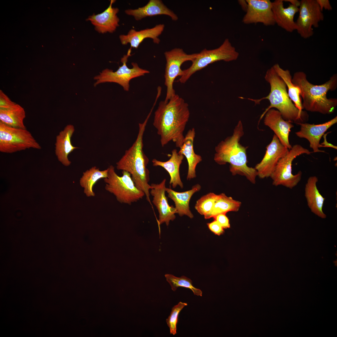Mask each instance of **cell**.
Masks as SVG:
<instances>
[{"instance_id":"ac0fdd59","label":"cell","mask_w":337,"mask_h":337,"mask_svg":"<svg viewBox=\"0 0 337 337\" xmlns=\"http://www.w3.org/2000/svg\"><path fill=\"white\" fill-rule=\"evenodd\" d=\"M115 1L111 0L109 6L104 12L97 14H94L87 19V20L90 21L99 32L112 33L119 26L120 19L117 15L119 9L112 7Z\"/></svg>"},{"instance_id":"9c48e42d","label":"cell","mask_w":337,"mask_h":337,"mask_svg":"<svg viewBox=\"0 0 337 337\" xmlns=\"http://www.w3.org/2000/svg\"><path fill=\"white\" fill-rule=\"evenodd\" d=\"M311 152L300 144H295L289 150L286 155L278 161L270 177L272 184L275 186L282 185L292 189L300 181L302 173L299 171L294 175L292 173V165L293 160L297 156L303 154L309 155Z\"/></svg>"},{"instance_id":"277c9868","label":"cell","mask_w":337,"mask_h":337,"mask_svg":"<svg viewBox=\"0 0 337 337\" xmlns=\"http://www.w3.org/2000/svg\"><path fill=\"white\" fill-rule=\"evenodd\" d=\"M292 82L300 89L303 100V109L311 112L324 115L333 113L337 105V99H328L327 94L329 90H335L337 87V75L335 74L324 84L315 85L309 82L303 71L295 72Z\"/></svg>"},{"instance_id":"2e32d148","label":"cell","mask_w":337,"mask_h":337,"mask_svg":"<svg viewBox=\"0 0 337 337\" xmlns=\"http://www.w3.org/2000/svg\"><path fill=\"white\" fill-rule=\"evenodd\" d=\"M337 123L336 116L321 124L299 123L297 124L300 126V130L295 134L298 137L305 139L309 141L310 147L312 149L314 152H325V151L319 149V148L323 147V145L320 144V140L327 130Z\"/></svg>"},{"instance_id":"ffe728a7","label":"cell","mask_w":337,"mask_h":337,"mask_svg":"<svg viewBox=\"0 0 337 337\" xmlns=\"http://www.w3.org/2000/svg\"><path fill=\"white\" fill-rule=\"evenodd\" d=\"M165 25L159 24L150 28H146L139 31L131 29L126 35H121L119 38L121 44L126 45L129 44L131 48L137 49L144 39L150 38L153 42L159 44L160 40L159 36L163 32Z\"/></svg>"},{"instance_id":"7402d4cb","label":"cell","mask_w":337,"mask_h":337,"mask_svg":"<svg viewBox=\"0 0 337 337\" xmlns=\"http://www.w3.org/2000/svg\"><path fill=\"white\" fill-rule=\"evenodd\" d=\"M74 126L67 125L60 132L56 137L55 153L58 160L66 166H69L71 162L68 158L69 154L78 147L73 146L71 139L75 131Z\"/></svg>"},{"instance_id":"cb8c5ba5","label":"cell","mask_w":337,"mask_h":337,"mask_svg":"<svg viewBox=\"0 0 337 337\" xmlns=\"http://www.w3.org/2000/svg\"><path fill=\"white\" fill-rule=\"evenodd\" d=\"M318 181L316 176L309 177L305 185V195L308 207L311 212L322 218H325L326 216L323 211L325 198L317 188Z\"/></svg>"},{"instance_id":"e575fe53","label":"cell","mask_w":337,"mask_h":337,"mask_svg":"<svg viewBox=\"0 0 337 337\" xmlns=\"http://www.w3.org/2000/svg\"><path fill=\"white\" fill-rule=\"evenodd\" d=\"M209 229L215 234L220 236L224 232V229L216 220L207 223Z\"/></svg>"},{"instance_id":"7a4b0ae2","label":"cell","mask_w":337,"mask_h":337,"mask_svg":"<svg viewBox=\"0 0 337 337\" xmlns=\"http://www.w3.org/2000/svg\"><path fill=\"white\" fill-rule=\"evenodd\" d=\"M244 134L243 125L240 120L234 129L232 134L220 141L215 147L214 160L219 165L230 164L229 170L232 175H239L245 177L250 182L255 184L257 176L254 168L247 165V150L240 143Z\"/></svg>"},{"instance_id":"f35d334b","label":"cell","mask_w":337,"mask_h":337,"mask_svg":"<svg viewBox=\"0 0 337 337\" xmlns=\"http://www.w3.org/2000/svg\"><path fill=\"white\" fill-rule=\"evenodd\" d=\"M284 1L290 2V4L299 7L300 5V1L297 0H285Z\"/></svg>"},{"instance_id":"f1b7e54d","label":"cell","mask_w":337,"mask_h":337,"mask_svg":"<svg viewBox=\"0 0 337 337\" xmlns=\"http://www.w3.org/2000/svg\"><path fill=\"white\" fill-rule=\"evenodd\" d=\"M273 67L278 75L285 83L288 89V94L290 99L294 102L295 106L300 111H302L303 109L300 97V91L299 88L292 83L290 71L288 70L283 69L278 64H275Z\"/></svg>"},{"instance_id":"f546056e","label":"cell","mask_w":337,"mask_h":337,"mask_svg":"<svg viewBox=\"0 0 337 337\" xmlns=\"http://www.w3.org/2000/svg\"><path fill=\"white\" fill-rule=\"evenodd\" d=\"M241 205V202L228 197L224 193L218 195L212 209L207 219L213 218L220 214H226L229 212L238 211Z\"/></svg>"},{"instance_id":"8d00e7d4","label":"cell","mask_w":337,"mask_h":337,"mask_svg":"<svg viewBox=\"0 0 337 337\" xmlns=\"http://www.w3.org/2000/svg\"><path fill=\"white\" fill-rule=\"evenodd\" d=\"M320 9L323 12V9L327 10H331L332 7L329 0H316Z\"/></svg>"},{"instance_id":"5bb4252c","label":"cell","mask_w":337,"mask_h":337,"mask_svg":"<svg viewBox=\"0 0 337 337\" xmlns=\"http://www.w3.org/2000/svg\"><path fill=\"white\" fill-rule=\"evenodd\" d=\"M247 7L242 21L245 24L260 23L266 26L275 24L269 0H247Z\"/></svg>"},{"instance_id":"5b68a950","label":"cell","mask_w":337,"mask_h":337,"mask_svg":"<svg viewBox=\"0 0 337 337\" xmlns=\"http://www.w3.org/2000/svg\"><path fill=\"white\" fill-rule=\"evenodd\" d=\"M265 79L270 85L269 95L259 99H248L253 101L255 105L259 104L260 101L264 99L268 100L270 102V105L260 116L258 124L266 112L271 108L276 109L284 120L291 123L297 124L305 123L308 120V115L306 112L300 111L290 99L285 83L278 75L273 66L267 71Z\"/></svg>"},{"instance_id":"74e56055","label":"cell","mask_w":337,"mask_h":337,"mask_svg":"<svg viewBox=\"0 0 337 337\" xmlns=\"http://www.w3.org/2000/svg\"><path fill=\"white\" fill-rule=\"evenodd\" d=\"M327 134H324L323 135L324 140L323 142L321 143V144L323 145V147H330L337 149V147L336 146L330 144L327 142L326 139Z\"/></svg>"},{"instance_id":"8992f818","label":"cell","mask_w":337,"mask_h":337,"mask_svg":"<svg viewBox=\"0 0 337 337\" xmlns=\"http://www.w3.org/2000/svg\"><path fill=\"white\" fill-rule=\"evenodd\" d=\"M239 56L236 48L229 39L226 38L218 47L212 50L205 48L197 53L191 66L183 70L182 75L178 81L181 83H185L194 73L209 65L220 61L226 62L235 61Z\"/></svg>"},{"instance_id":"d590c367","label":"cell","mask_w":337,"mask_h":337,"mask_svg":"<svg viewBox=\"0 0 337 337\" xmlns=\"http://www.w3.org/2000/svg\"><path fill=\"white\" fill-rule=\"evenodd\" d=\"M222 226L223 228L227 229L230 227L229 220L226 214H220L213 217Z\"/></svg>"},{"instance_id":"4316f807","label":"cell","mask_w":337,"mask_h":337,"mask_svg":"<svg viewBox=\"0 0 337 337\" xmlns=\"http://www.w3.org/2000/svg\"><path fill=\"white\" fill-rule=\"evenodd\" d=\"M25 117L24 109L16 103L9 108L0 109V122L11 127L26 129L24 123Z\"/></svg>"},{"instance_id":"4fadbf2b","label":"cell","mask_w":337,"mask_h":337,"mask_svg":"<svg viewBox=\"0 0 337 337\" xmlns=\"http://www.w3.org/2000/svg\"><path fill=\"white\" fill-rule=\"evenodd\" d=\"M266 148L263 159L254 168L257 172V176L261 178L270 177L279 160L285 156L289 150L281 143L275 134Z\"/></svg>"},{"instance_id":"d6986e66","label":"cell","mask_w":337,"mask_h":337,"mask_svg":"<svg viewBox=\"0 0 337 337\" xmlns=\"http://www.w3.org/2000/svg\"><path fill=\"white\" fill-rule=\"evenodd\" d=\"M283 0H276L272 2V11L275 24L287 32H291L296 30L294 17L299 12V7L290 4L286 8L284 7Z\"/></svg>"},{"instance_id":"44dd1931","label":"cell","mask_w":337,"mask_h":337,"mask_svg":"<svg viewBox=\"0 0 337 337\" xmlns=\"http://www.w3.org/2000/svg\"><path fill=\"white\" fill-rule=\"evenodd\" d=\"M125 12L127 15L133 17L137 21L158 15L168 16L174 21L178 19L177 15L160 0H150L144 6L137 9H127Z\"/></svg>"},{"instance_id":"6da1fadb","label":"cell","mask_w":337,"mask_h":337,"mask_svg":"<svg viewBox=\"0 0 337 337\" xmlns=\"http://www.w3.org/2000/svg\"><path fill=\"white\" fill-rule=\"evenodd\" d=\"M190 115L188 105L177 94L167 102L161 101L154 113L153 125L160 137L161 146L164 147L173 141L177 147L183 144V132Z\"/></svg>"},{"instance_id":"ba28073f","label":"cell","mask_w":337,"mask_h":337,"mask_svg":"<svg viewBox=\"0 0 337 337\" xmlns=\"http://www.w3.org/2000/svg\"><path fill=\"white\" fill-rule=\"evenodd\" d=\"M41 146L26 129L16 128L0 122V151L11 154Z\"/></svg>"},{"instance_id":"d4e9b609","label":"cell","mask_w":337,"mask_h":337,"mask_svg":"<svg viewBox=\"0 0 337 337\" xmlns=\"http://www.w3.org/2000/svg\"><path fill=\"white\" fill-rule=\"evenodd\" d=\"M184 156L178 153L176 149L172 150L170 159L167 161H162L156 159L152 160L154 166H160L164 168L169 173L170 177L169 184L173 188L178 186L182 188L183 184L180 178L179 168Z\"/></svg>"},{"instance_id":"3957f363","label":"cell","mask_w":337,"mask_h":337,"mask_svg":"<svg viewBox=\"0 0 337 337\" xmlns=\"http://www.w3.org/2000/svg\"><path fill=\"white\" fill-rule=\"evenodd\" d=\"M153 110L151 109L143 122L139 124V131L135 141L116 163L118 170L126 171L131 174L136 187L144 192L147 200L151 205L149 190L152 187L149 184L150 172L147 167L149 159L143 150V137Z\"/></svg>"},{"instance_id":"603a6c76","label":"cell","mask_w":337,"mask_h":337,"mask_svg":"<svg viewBox=\"0 0 337 337\" xmlns=\"http://www.w3.org/2000/svg\"><path fill=\"white\" fill-rule=\"evenodd\" d=\"M195 136L194 128L189 129L188 131L183 143L179 148L178 153L185 156L187 160L188 169L187 176V180H190L196 177V168L197 164L201 162L202 159L199 155L196 154L193 149V142Z\"/></svg>"},{"instance_id":"4dcf8cb0","label":"cell","mask_w":337,"mask_h":337,"mask_svg":"<svg viewBox=\"0 0 337 337\" xmlns=\"http://www.w3.org/2000/svg\"><path fill=\"white\" fill-rule=\"evenodd\" d=\"M164 276L173 291H175L178 287H183L191 290L194 295L202 296V291L195 287L193 285L192 281L187 277L183 276L180 277H177L168 274H165Z\"/></svg>"},{"instance_id":"83f0119b","label":"cell","mask_w":337,"mask_h":337,"mask_svg":"<svg viewBox=\"0 0 337 337\" xmlns=\"http://www.w3.org/2000/svg\"><path fill=\"white\" fill-rule=\"evenodd\" d=\"M108 169L100 171L98 168L94 166L84 172L80 180V184L84 189V193L87 197H94L93 190L94 185L100 179L105 178L108 176Z\"/></svg>"},{"instance_id":"d6a6232c","label":"cell","mask_w":337,"mask_h":337,"mask_svg":"<svg viewBox=\"0 0 337 337\" xmlns=\"http://www.w3.org/2000/svg\"><path fill=\"white\" fill-rule=\"evenodd\" d=\"M187 305V303L180 301L172 308L170 315L166 319L167 325L169 328L170 334L174 335L177 333L178 315L183 309Z\"/></svg>"},{"instance_id":"836d02e7","label":"cell","mask_w":337,"mask_h":337,"mask_svg":"<svg viewBox=\"0 0 337 337\" xmlns=\"http://www.w3.org/2000/svg\"><path fill=\"white\" fill-rule=\"evenodd\" d=\"M15 104L2 90H0V109L9 108Z\"/></svg>"},{"instance_id":"484cf974","label":"cell","mask_w":337,"mask_h":337,"mask_svg":"<svg viewBox=\"0 0 337 337\" xmlns=\"http://www.w3.org/2000/svg\"><path fill=\"white\" fill-rule=\"evenodd\" d=\"M201 189L199 184L193 186L191 189L179 192L172 190L171 188H166V191L168 194V197L174 202L177 213L181 217L186 215L190 218L193 217V215L190 210L189 203L193 195Z\"/></svg>"},{"instance_id":"30bf717a","label":"cell","mask_w":337,"mask_h":337,"mask_svg":"<svg viewBox=\"0 0 337 337\" xmlns=\"http://www.w3.org/2000/svg\"><path fill=\"white\" fill-rule=\"evenodd\" d=\"M131 48L128 50L127 54L121 58V61L122 65L119 66L117 71H114L112 70L106 69L100 73L99 75L94 77V80H96L94 84L95 86L101 83L114 82L119 84L123 87L125 90L128 91L129 89L131 80L150 72L149 71L140 67L136 63H131L132 68L128 67L126 63L128 58L131 56Z\"/></svg>"},{"instance_id":"7c38bea8","label":"cell","mask_w":337,"mask_h":337,"mask_svg":"<svg viewBox=\"0 0 337 337\" xmlns=\"http://www.w3.org/2000/svg\"><path fill=\"white\" fill-rule=\"evenodd\" d=\"M299 8L296 30L302 37L307 39L314 34L312 27H318L324 20V14L316 0H301Z\"/></svg>"},{"instance_id":"52a82bcc","label":"cell","mask_w":337,"mask_h":337,"mask_svg":"<svg viewBox=\"0 0 337 337\" xmlns=\"http://www.w3.org/2000/svg\"><path fill=\"white\" fill-rule=\"evenodd\" d=\"M108 168V176L104 179L105 183V188L114 195L119 202L130 205L145 195L143 192L136 187L129 172L122 171V175L120 176L115 172L113 165H110Z\"/></svg>"},{"instance_id":"e0dca14e","label":"cell","mask_w":337,"mask_h":337,"mask_svg":"<svg viewBox=\"0 0 337 337\" xmlns=\"http://www.w3.org/2000/svg\"><path fill=\"white\" fill-rule=\"evenodd\" d=\"M264 116V125L273 131L283 146L290 149L292 146L289 142V135L294 127L292 123L284 120L279 111L274 108L268 110Z\"/></svg>"},{"instance_id":"1f68e13d","label":"cell","mask_w":337,"mask_h":337,"mask_svg":"<svg viewBox=\"0 0 337 337\" xmlns=\"http://www.w3.org/2000/svg\"><path fill=\"white\" fill-rule=\"evenodd\" d=\"M217 197L218 195L213 193L203 196L197 201L195 209L199 214L204 215L205 219H207Z\"/></svg>"},{"instance_id":"8fae6325","label":"cell","mask_w":337,"mask_h":337,"mask_svg":"<svg viewBox=\"0 0 337 337\" xmlns=\"http://www.w3.org/2000/svg\"><path fill=\"white\" fill-rule=\"evenodd\" d=\"M197 53L188 54L182 48H176L164 53L166 64L164 75V85L166 87V94L165 100L167 102L176 94L173 88L174 80L178 76H182L183 70L181 68L185 62L192 61L196 58Z\"/></svg>"},{"instance_id":"ab89813d","label":"cell","mask_w":337,"mask_h":337,"mask_svg":"<svg viewBox=\"0 0 337 337\" xmlns=\"http://www.w3.org/2000/svg\"><path fill=\"white\" fill-rule=\"evenodd\" d=\"M238 2L242 8L246 12L247 7V4L246 0H239Z\"/></svg>"},{"instance_id":"9a60e30c","label":"cell","mask_w":337,"mask_h":337,"mask_svg":"<svg viewBox=\"0 0 337 337\" xmlns=\"http://www.w3.org/2000/svg\"><path fill=\"white\" fill-rule=\"evenodd\" d=\"M166 179L159 184L152 183V188L150 194L153 196L152 203L156 207L159 213V219L157 222L159 226L164 223L168 226L170 221L174 220L175 218L176 210L173 205L170 206L166 196Z\"/></svg>"}]
</instances>
